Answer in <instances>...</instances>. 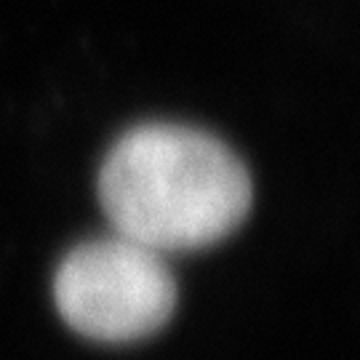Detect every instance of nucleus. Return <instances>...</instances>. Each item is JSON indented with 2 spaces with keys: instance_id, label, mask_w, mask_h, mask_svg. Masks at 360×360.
Listing matches in <instances>:
<instances>
[{
  "instance_id": "nucleus-1",
  "label": "nucleus",
  "mask_w": 360,
  "mask_h": 360,
  "mask_svg": "<svg viewBox=\"0 0 360 360\" xmlns=\"http://www.w3.org/2000/svg\"><path fill=\"white\" fill-rule=\"evenodd\" d=\"M99 203L120 238L166 251H195L235 232L251 208L240 158L206 131L150 123L110 150Z\"/></svg>"
},
{
  "instance_id": "nucleus-2",
  "label": "nucleus",
  "mask_w": 360,
  "mask_h": 360,
  "mask_svg": "<svg viewBox=\"0 0 360 360\" xmlns=\"http://www.w3.org/2000/svg\"><path fill=\"white\" fill-rule=\"evenodd\" d=\"M53 302L80 336L126 345L153 336L171 321L176 281L163 254L117 235L67 254L53 281Z\"/></svg>"
}]
</instances>
